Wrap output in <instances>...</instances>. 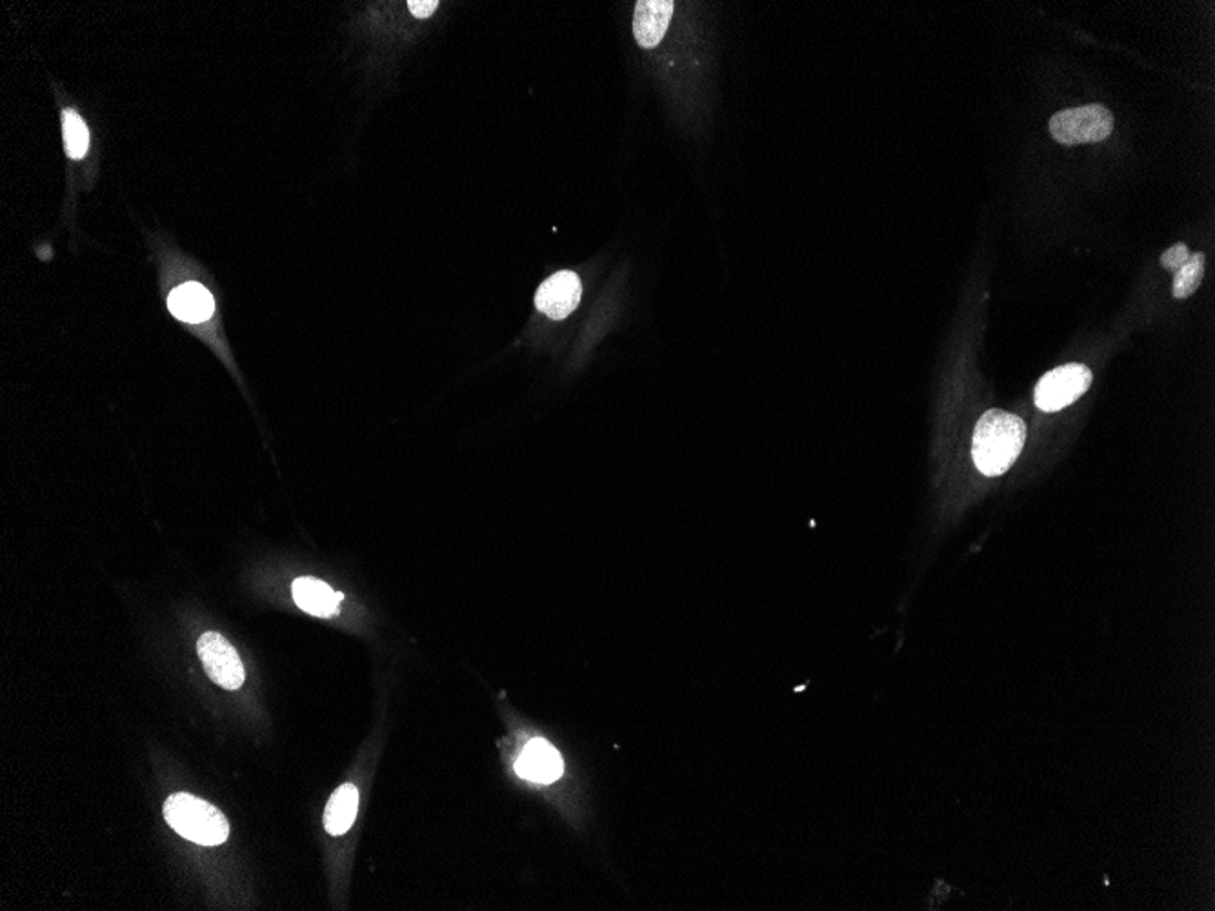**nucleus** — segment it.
Returning <instances> with one entry per match:
<instances>
[{
    "label": "nucleus",
    "instance_id": "39448f33",
    "mask_svg": "<svg viewBox=\"0 0 1215 911\" xmlns=\"http://www.w3.org/2000/svg\"><path fill=\"white\" fill-rule=\"evenodd\" d=\"M198 654L207 677L224 690H241L246 680L237 650L217 631H206L198 642Z\"/></svg>",
    "mask_w": 1215,
    "mask_h": 911
},
{
    "label": "nucleus",
    "instance_id": "423d86ee",
    "mask_svg": "<svg viewBox=\"0 0 1215 911\" xmlns=\"http://www.w3.org/2000/svg\"><path fill=\"white\" fill-rule=\"evenodd\" d=\"M580 293L583 286L574 272L555 273L535 293V306L554 321H560L579 306Z\"/></svg>",
    "mask_w": 1215,
    "mask_h": 911
},
{
    "label": "nucleus",
    "instance_id": "9b49d317",
    "mask_svg": "<svg viewBox=\"0 0 1215 911\" xmlns=\"http://www.w3.org/2000/svg\"><path fill=\"white\" fill-rule=\"evenodd\" d=\"M358 811V790L354 785H343L333 793L324 811V828L330 836H344L354 826Z\"/></svg>",
    "mask_w": 1215,
    "mask_h": 911
},
{
    "label": "nucleus",
    "instance_id": "2eb2a0df",
    "mask_svg": "<svg viewBox=\"0 0 1215 911\" xmlns=\"http://www.w3.org/2000/svg\"><path fill=\"white\" fill-rule=\"evenodd\" d=\"M408 8L412 16L417 17V19H428L437 11L439 2L437 0H409Z\"/></svg>",
    "mask_w": 1215,
    "mask_h": 911
},
{
    "label": "nucleus",
    "instance_id": "ddd939ff",
    "mask_svg": "<svg viewBox=\"0 0 1215 911\" xmlns=\"http://www.w3.org/2000/svg\"><path fill=\"white\" fill-rule=\"evenodd\" d=\"M1206 257L1205 253H1192L1191 259L1186 262L1185 266H1181L1177 272L1174 273V293L1175 298H1188L1194 295L1195 290L1201 286L1203 275H1205Z\"/></svg>",
    "mask_w": 1215,
    "mask_h": 911
},
{
    "label": "nucleus",
    "instance_id": "1a4fd4ad",
    "mask_svg": "<svg viewBox=\"0 0 1215 911\" xmlns=\"http://www.w3.org/2000/svg\"><path fill=\"white\" fill-rule=\"evenodd\" d=\"M293 600L298 608L315 617H333L338 614V606L343 603L344 595L335 591L332 586L313 577H298L292 586Z\"/></svg>",
    "mask_w": 1215,
    "mask_h": 911
},
{
    "label": "nucleus",
    "instance_id": "6e6552de",
    "mask_svg": "<svg viewBox=\"0 0 1215 911\" xmlns=\"http://www.w3.org/2000/svg\"><path fill=\"white\" fill-rule=\"evenodd\" d=\"M674 2L671 0H639L636 4L634 17V36L641 48H656L662 41L671 16H674Z\"/></svg>",
    "mask_w": 1215,
    "mask_h": 911
},
{
    "label": "nucleus",
    "instance_id": "7ed1b4c3",
    "mask_svg": "<svg viewBox=\"0 0 1215 911\" xmlns=\"http://www.w3.org/2000/svg\"><path fill=\"white\" fill-rule=\"evenodd\" d=\"M1114 131V115L1103 104L1072 108L1050 119V133L1064 146H1077L1108 139Z\"/></svg>",
    "mask_w": 1215,
    "mask_h": 911
},
{
    "label": "nucleus",
    "instance_id": "f8f14e48",
    "mask_svg": "<svg viewBox=\"0 0 1215 911\" xmlns=\"http://www.w3.org/2000/svg\"><path fill=\"white\" fill-rule=\"evenodd\" d=\"M62 135L67 144V153L70 159H82L90 146V133L87 124L75 110H64L62 113Z\"/></svg>",
    "mask_w": 1215,
    "mask_h": 911
},
{
    "label": "nucleus",
    "instance_id": "f257e3e1",
    "mask_svg": "<svg viewBox=\"0 0 1215 911\" xmlns=\"http://www.w3.org/2000/svg\"><path fill=\"white\" fill-rule=\"evenodd\" d=\"M1026 443V424L1014 413L990 409L979 418L972 438L973 464L986 477L1006 474Z\"/></svg>",
    "mask_w": 1215,
    "mask_h": 911
},
{
    "label": "nucleus",
    "instance_id": "0eeeda50",
    "mask_svg": "<svg viewBox=\"0 0 1215 911\" xmlns=\"http://www.w3.org/2000/svg\"><path fill=\"white\" fill-rule=\"evenodd\" d=\"M563 759L559 751L555 750L545 739H534L525 746L519 760L515 762V770L523 779L550 785L557 781L563 773Z\"/></svg>",
    "mask_w": 1215,
    "mask_h": 911
},
{
    "label": "nucleus",
    "instance_id": "4468645a",
    "mask_svg": "<svg viewBox=\"0 0 1215 911\" xmlns=\"http://www.w3.org/2000/svg\"><path fill=\"white\" fill-rule=\"evenodd\" d=\"M1191 250L1186 246L1185 242H1177L1174 246L1168 247L1163 255H1161V264L1168 272L1175 273L1181 266H1185L1188 259H1191Z\"/></svg>",
    "mask_w": 1215,
    "mask_h": 911
},
{
    "label": "nucleus",
    "instance_id": "20e7f679",
    "mask_svg": "<svg viewBox=\"0 0 1215 911\" xmlns=\"http://www.w3.org/2000/svg\"><path fill=\"white\" fill-rule=\"evenodd\" d=\"M1092 378V370L1077 363L1064 364L1044 373L1035 386V406L1044 413L1069 408L1070 404H1074L1089 392Z\"/></svg>",
    "mask_w": 1215,
    "mask_h": 911
},
{
    "label": "nucleus",
    "instance_id": "9d476101",
    "mask_svg": "<svg viewBox=\"0 0 1215 911\" xmlns=\"http://www.w3.org/2000/svg\"><path fill=\"white\" fill-rule=\"evenodd\" d=\"M173 317L190 324L206 323L215 312L212 293L199 283H186L173 290L168 298Z\"/></svg>",
    "mask_w": 1215,
    "mask_h": 911
},
{
    "label": "nucleus",
    "instance_id": "f03ea898",
    "mask_svg": "<svg viewBox=\"0 0 1215 911\" xmlns=\"http://www.w3.org/2000/svg\"><path fill=\"white\" fill-rule=\"evenodd\" d=\"M162 813L179 836L201 847H219L230 837V822L224 813L190 793L168 797Z\"/></svg>",
    "mask_w": 1215,
    "mask_h": 911
}]
</instances>
